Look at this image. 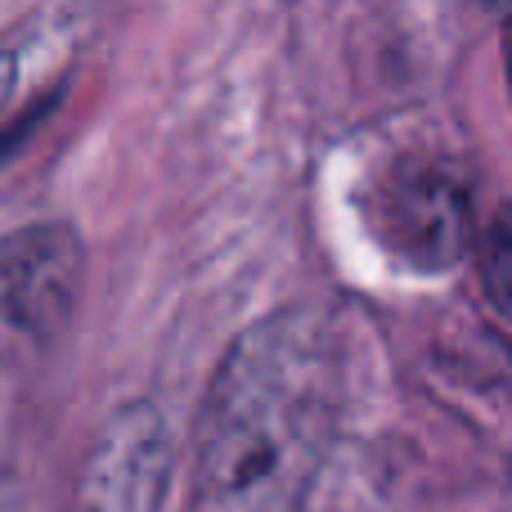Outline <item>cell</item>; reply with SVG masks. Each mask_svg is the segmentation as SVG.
Returning <instances> with one entry per match:
<instances>
[{
	"label": "cell",
	"mask_w": 512,
	"mask_h": 512,
	"mask_svg": "<svg viewBox=\"0 0 512 512\" xmlns=\"http://www.w3.org/2000/svg\"><path fill=\"white\" fill-rule=\"evenodd\" d=\"M369 225L396 261L445 270L472 243V185L450 158H405L378 180Z\"/></svg>",
	"instance_id": "cell-2"
},
{
	"label": "cell",
	"mask_w": 512,
	"mask_h": 512,
	"mask_svg": "<svg viewBox=\"0 0 512 512\" xmlns=\"http://www.w3.org/2000/svg\"><path fill=\"white\" fill-rule=\"evenodd\" d=\"M481 274H486V292L495 297V306L512 319V207L486 225L481 239Z\"/></svg>",
	"instance_id": "cell-5"
},
{
	"label": "cell",
	"mask_w": 512,
	"mask_h": 512,
	"mask_svg": "<svg viewBox=\"0 0 512 512\" xmlns=\"http://www.w3.org/2000/svg\"><path fill=\"white\" fill-rule=\"evenodd\" d=\"M171 436L153 405H126L104 423L77 468L68 512H162Z\"/></svg>",
	"instance_id": "cell-3"
},
{
	"label": "cell",
	"mask_w": 512,
	"mask_h": 512,
	"mask_svg": "<svg viewBox=\"0 0 512 512\" xmlns=\"http://www.w3.org/2000/svg\"><path fill=\"white\" fill-rule=\"evenodd\" d=\"M508 77H512V27H508Z\"/></svg>",
	"instance_id": "cell-6"
},
{
	"label": "cell",
	"mask_w": 512,
	"mask_h": 512,
	"mask_svg": "<svg viewBox=\"0 0 512 512\" xmlns=\"http://www.w3.org/2000/svg\"><path fill=\"white\" fill-rule=\"evenodd\" d=\"M337 432V360L310 315L252 328L216 373L185 512H301Z\"/></svg>",
	"instance_id": "cell-1"
},
{
	"label": "cell",
	"mask_w": 512,
	"mask_h": 512,
	"mask_svg": "<svg viewBox=\"0 0 512 512\" xmlns=\"http://www.w3.org/2000/svg\"><path fill=\"white\" fill-rule=\"evenodd\" d=\"M81 243L68 225H27L0 243V319L50 342L77 310Z\"/></svg>",
	"instance_id": "cell-4"
}]
</instances>
